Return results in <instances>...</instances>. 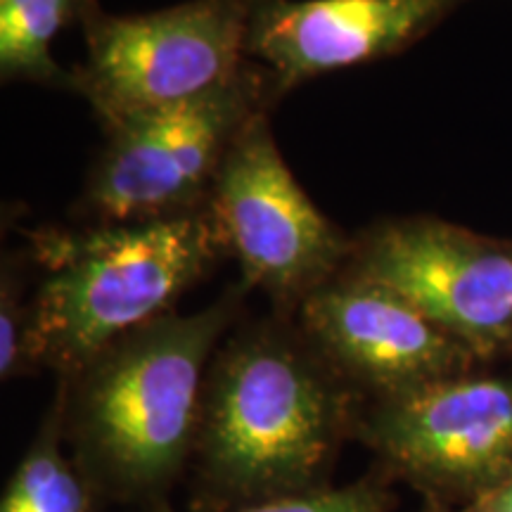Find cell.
<instances>
[{"instance_id": "cell-1", "label": "cell", "mask_w": 512, "mask_h": 512, "mask_svg": "<svg viewBox=\"0 0 512 512\" xmlns=\"http://www.w3.org/2000/svg\"><path fill=\"white\" fill-rule=\"evenodd\" d=\"M351 394L309 339L259 325L209 366L197 453L209 491L242 508L320 489Z\"/></svg>"}, {"instance_id": "cell-12", "label": "cell", "mask_w": 512, "mask_h": 512, "mask_svg": "<svg viewBox=\"0 0 512 512\" xmlns=\"http://www.w3.org/2000/svg\"><path fill=\"white\" fill-rule=\"evenodd\" d=\"M67 415V389H60L46 425L17 465L0 512H91V491L60 448V427Z\"/></svg>"}, {"instance_id": "cell-15", "label": "cell", "mask_w": 512, "mask_h": 512, "mask_svg": "<svg viewBox=\"0 0 512 512\" xmlns=\"http://www.w3.org/2000/svg\"><path fill=\"white\" fill-rule=\"evenodd\" d=\"M465 512H512V477L479 494L465 505Z\"/></svg>"}, {"instance_id": "cell-4", "label": "cell", "mask_w": 512, "mask_h": 512, "mask_svg": "<svg viewBox=\"0 0 512 512\" xmlns=\"http://www.w3.org/2000/svg\"><path fill=\"white\" fill-rule=\"evenodd\" d=\"M254 0H188L143 15H107L98 0L83 15L86 62L72 91L112 128L233 81L245 64Z\"/></svg>"}, {"instance_id": "cell-6", "label": "cell", "mask_w": 512, "mask_h": 512, "mask_svg": "<svg viewBox=\"0 0 512 512\" xmlns=\"http://www.w3.org/2000/svg\"><path fill=\"white\" fill-rule=\"evenodd\" d=\"M342 273L399 294L482 363L512 356V240L434 216L394 219L358 235Z\"/></svg>"}, {"instance_id": "cell-7", "label": "cell", "mask_w": 512, "mask_h": 512, "mask_svg": "<svg viewBox=\"0 0 512 512\" xmlns=\"http://www.w3.org/2000/svg\"><path fill=\"white\" fill-rule=\"evenodd\" d=\"M207 207L242 285L299 304L347 266V240L287 169L266 112H259L223 159Z\"/></svg>"}, {"instance_id": "cell-14", "label": "cell", "mask_w": 512, "mask_h": 512, "mask_svg": "<svg viewBox=\"0 0 512 512\" xmlns=\"http://www.w3.org/2000/svg\"><path fill=\"white\" fill-rule=\"evenodd\" d=\"M17 273L3 271V290H0V375L10 380L31 366L29 358V330L31 306L22 304Z\"/></svg>"}, {"instance_id": "cell-11", "label": "cell", "mask_w": 512, "mask_h": 512, "mask_svg": "<svg viewBox=\"0 0 512 512\" xmlns=\"http://www.w3.org/2000/svg\"><path fill=\"white\" fill-rule=\"evenodd\" d=\"M95 0H0V76L72 88L53 60V41L64 27L81 22Z\"/></svg>"}, {"instance_id": "cell-13", "label": "cell", "mask_w": 512, "mask_h": 512, "mask_svg": "<svg viewBox=\"0 0 512 512\" xmlns=\"http://www.w3.org/2000/svg\"><path fill=\"white\" fill-rule=\"evenodd\" d=\"M389 505L392 494L387 486L380 479L366 477L342 489H311L247 505L238 512H387Z\"/></svg>"}, {"instance_id": "cell-2", "label": "cell", "mask_w": 512, "mask_h": 512, "mask_svg": "<svg viewBox=\"0 0 512 512\" xmlns=\"http://www.w3.org/2000/svg\"><path fill=\"white\" fill-rule=\"evenodd\" d=\"M46 278L31 302L29 358L72 380L119 339L169 316L226 252L209 207L171 219L36 235Z\"/></svg>"}, {"instance_id": "cell-8", "label": "cell", "mask_w": 512, "mask_h": 512, "mask_svg": "<svg viewBox=\"0 0 512 512\" xmlns=\"http://www.w3.org/2000/svg\"><path fill=\"white\" fill-rule=\"evenodd\" d=\"M361 434L432 501L467 505L512 477V370H470L384 396Z\"/></svg>"}, {"instance_id": "cell-9", "label": "cell", "mask_w": 512, "mask_h": 512, "mask_svg": "<svg viewBox=\"0 0 512 512\" xmlns=\"http://www.w3.org/2000/svg\"><path fill=\"white\" fill-rule=\"evenodd\" d=\"M309 344L351 384L396 396L475 370V351L387 287L339 273L299 302Z\"/></svg>"}, {"instance_id": "cell-10", "label": "cell", "mask_w": 512, "mask_h": 512, "mask_svg": "<svg viewBox=\"0 0 512 512\" xmlns=\"http://www.w3.org/2000/svg\"><path fill=\"white\" fill-rule=\"evenodd\" d=\"M463 0H254L247 57L273 98L323 74L399 55Z\"/></svg>"}, {"instance_id": "cell-5", "label": "cell", "mask_w": 512, "mask_h": 512, "mask_svg": "<svg viewBox=\"0 0 512 512\" xmlns=\"http://www.w3.org/2000/svg\"><path fill=\"white\" fill-rule=\"evenodd\" d=\"M273 100L259 64L202 98L107 128L81 207L93 226H128L204 209L228 150Z\"/></svg>"}, {"instance_id": "cell-3", "label": "cell", "mask_w": 512, "mask_h": 512, "mask_svg": "<svg viewBox=\"0 0 512 512\" xmlns=\"http://www.w3.org/2000/svg\"><path fill=\"white\" fill-rule=\"evenodd\" d=\"M238 292L190 316L145 325L72 377L67 415L81 463L126 498L164 491L197 444L216 342Z\"/></svg>"}, {"instance_id": "cell-16", "label": "cell", "mask_w": 512, "mask_h": 512, "mask_svg": "<svg viewBox=\"0 0 512 512\" xmlns=\"http://www.w3.org/2000/svg\"><path fill=\"white\" fill-rule=\"evenodd\" d=\"M427 512H430V510H427Z\"/></svg>"}]
</instances>
